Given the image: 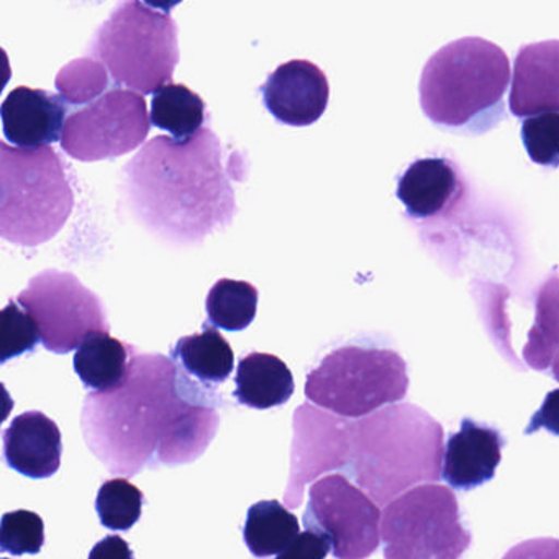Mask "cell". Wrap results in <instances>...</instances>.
I'll return each mask as SVG.
<instances>
[{
	"label": "cell",
	"instance_id": "cell-1",
	"mask_svg": "<svg viewBox=\"0 0 559 559\" xmlns=\"http://www.w3.org/2000/svg\"><path fill=\"white\" fill-rule=\"evenodd\" d=\"M221 424L214 389L189 378L171 358L135 353L126 379L84 402V440L112 474L179 466L201 457Z\"/></svg>",
	"mask_w": 559,
	"mask_h": 559
},
{
	"label": "cell",
	"instance_id": "cell-2",
	"mask_svg": "<svg viewBox=\"0 0 559 559\" xmlns=\"http://www.w3.org/2000/svg\"><path fill=\"white\" fill-rule=\"evenodd\" d=\"M221 142L202 129L189 142L158 136L123 168L122 191L153 234L195 243L235 214L234 189L222 168Z\"/></svg>",
	"mask_w": 559,
	"mask_h": 559
},
{
	"label": "cell",
	"instance_id": "cell-3",
	"mask_svg": "<svg viewBox=\"0 0 559 559\" xmlns=\"http://www.w3.org/2000/svg\"><path fill=\"white\" fill-rule=\"evenodd\" d=\"M444 430L424 408L394 404L352 420L345 476L376 506L441 476Z\"/></svg>",
	"mask_w": 559,
	"mask_h": 559
},
{
	"label": "cell",
	"instance_id": "cell-4",
	"mask_svg": "<svg viewBox=\"0 0 559 559\" xmlns=\"http://www.w3.org/2000/svg\"><path fill=\"white\" fill-rule=\"evenodd\" d=\"M509 84L510 61L502 48L479 37L460 38L425 64L421 110L448 132L483 135L502 120Z\"/></svg>",
	"mask_w": 559,
	"mask_h": 559
},
{
	"label": "cell",
	"instance_id": "cell-5",
	"mask_svg": "<svg viewBox=\"0 0 559 559\" xmlns=\"http://www.w3.org/2000/svg\"><path fill=\"white\" fill-rule=\"evenodd\" d=\"M68 169L51 146L22 150L0 142V238L34 248L63 230L74 209Z\"/></svg>",
	"mask_w": 559,
	"mask_h": 559
},
{
	"label": "cell",
	"instance_id": "cell-6",
	"mask_svg": "<svg viewBox=\"0 0 559 559\" xmlns=\"http://www.w3.org/2000/svg\"><path fill=\"white\" fill-rule=\"evenodd\" d=\"M90 53L109 71L117 86L155 94L171 83L179 63L178 27L159 5L136 0L114 9L90 45Z\"/></svg>",
	"mask_w": 559,
	"mask_h": 559
},
{
	"label": "cell",
	"instance_id": "cell-7",
	"mask_svg": "<svg viewBox=\"0 0 559 559\" xmlns=\"http://www.w3.org/2000/svg\"><path fill=\"white\" fill-rule=\"evenodd\" d=\"M407 362L394 349L348 345L333 349L307 374L306 397L348 420L404 401Z\"/></svg>",
	"mask_w": 559,
	"mask_h": 559
},
{
	"label": "cell",
	"instance_id": "cell-8",
	"mask_svg": "<svg viewBox=\"0 0 559 559\" xmlns=\"http://www.w3.org/2000/svg\"><path fill=\"white\" fill-rule=\"evenodd\" d=\"M384 559H461L473 535L456 493L443 484L412 487L381 510Z\"/></svg>",
	"mask_w": 559,
	"mask_h": 559
},
{
	"label": "cell",
	"instance_id": "cell-9",
	"mask_svg": "<svg viewBox=\"0 0 559 559\" xmlns=\"http://www.w3.org/2000/svg\"><path fill=\"white\" fill-rule=\"evenodd\" d=\"M17 302L37 323L40 342L57 355L78 349L90 333H109L106 307L74 274L47 270L28 281Z\"/></svg>",
	"mask_w": 559,
	"mask_h": 559
},
{
	"label": "cell",
	"instance_id": "cell-10",
	"mask_svg": "<svg viewBox=\"0 0 559 559\" xmlns=\"http://www.w3.org/2000/svg\"><path fill=\"white\" fill-rule=\"evenodd\" d=\"M150 127L145 97L116 87L68 117L61 148L84 163L119 158L143 145Z\"/></svg>",
	"mask_w": 559,
	"mask_h": 559
},
{
	"label": "cell",
	"instance_id": "cell-11",
	"mask_svg": "<svg viewBox=\"0 0 559 559\" xmlns=\"http://www.w3.org/2000/svg\"><path fill=\"white\" fill-rule=\"evenodd\" d=\"M302 523L326 536L336 559H368L381 545V507L340 473L310 484Z\"/></svg>",
	"mask_w": 559,
	"mask_h": 559
},
{
	"label": "cell",
	"instance_id": "cell-12",
	"mask_svg": "<svg viewBox=\"0 0 559 559\" xmlns=\"http://www.w3.org/2000/svg\"><path fill=\"white\" fill-rule=\"evenodd\" d=\"M349 427L352 420L322 411L316 405L302 404L294 412V438L290 448L289 483L284 507L302 506L309 484L326 473L345 476L349 457Z\"/></svg>",
	"mask_w": 559,
	"mask_h": 559
},
{
	"label": "cell",
	"instance_id": "cell-13",
	"mask_svg": "<svg viewBox=\"0 0 559 559\" xmlns=\"http://www.w3.org/2000/svg\"><path fill=\"white\" fill-rule=\"evenodd\" d=\"M267 112L280 123L309 127L325 114L330 99L326 74L307 60L281 64L260 87Z\"/></svg>",
	"mask_w": 559,
	"mask_h": 559
},
{
	"label": "cell",
	"instance_id": "cell-14",
	"mask_svg": "<svg viewBox=\"0 0 559 559\" xmlns=\"http://www.w3.org/2000/svg\"><path fill=\"white\" fill-rule=\"evenodd\" d=\"M507 441L496 428L477 424L471 418L461 421L443 450L441 479L454 490H473L496 476Z\"/></svg>",
	"mask_w": 559,
	"mask_h": 559
},
{
	"label": "cell",
	"instance_id": "cell-15",
	"mask_svg": "<svg viewBox=\"0 0 559 559\" xmlns=\"http://www.w3.org/2000/svg\"><path fill=\"white\" fill-rule=\"evenodd\" d=\"M67 112L61 97L25 86L12 91L0 106L5 139L22 150L44 148L61 140Z\"/></svg>",
	"mask_w": 559,
	"mask_h": 559
},
{
	"label": "cell",
	"instance_id": "cell-16",
	"mask_svg": "<svg viewBox=\"0 0 559 559\" xmlns=\"http://www.w3.org/2000/svg\"><path fill=\"white\" fill-rule=\"evenodd\" d=\"M4 460L28 479H48L61 466L63 441L57 421L44 412H24L4 431Z\"/></svg>",
	"mask_w": 559,
	"mask_h": 559
},
{
	"label": "cell",
	"instance_id": "cell-17",
	"mask_svg": "<svg viewBox=\"0 0 559 559\" xmlns=\"http://www.w3.org/2000/svg\"><path fill=\"white\" fill-rule=\"evenodd\" d=\"M558 40L526 45L519 51L510 87V112L519 119L558 112Z\"/></svg>",
	"mask_w": 559,
	"mask_h": 559
},
{
	"label": "cell",
	"instance_id": "cell-18",
	"mask_svg": "<svg viewBox=\"0 0 559 559\" xmlns=\"http://www.w3.org/2000/svg\"><path fill=\"white\" fill-rule=\"evenodd\" d=\"M464 191L456 163L447 158H421L399 178L397 198L412 218L440 217L453 207Z\"/></svg>",
	"mask_w": 559,
	"mask_h": 559
},
{
	"label": "cell",
	"instance_id": "cell-19",
	"mask_svg": "<svg viewBox=\"0 0 559 559\" xmlns=\"http://www.w3.org/2000/svg\"><path fill=\"white\" fill-rule=\"evenodd\" d=\"M234 395L257 411L280 407L293 397L294 376L286 362L270 353H250L238 362Z\"/></svg>",
	"mask_w": 559,
	"mask_h": 559
},
{
	"label": "cell",
	"instance_id": "cell-20",
	"mask_svg": "<svg viewBox=\"0 0 559 559\" xmlns=\"http://www.w3.org/2000/svg\"><path fill=\"white\" fill-rule=\"evenodd\" d=\"M135 353V346L114 338L110 333H90L78 346L74 371L91 391L110 392L122 384Z\"/></svg>",
	"mask_w": 559,
	"mask_h": 559
},
{
	"label": "cell",
	"instance_id": "cell-21",
	"mask_svg": "<svg viewBox=\"0 0 559 559\" xmlns=\"http://www.w3.org/2000/svg\"><path fill=\"white\" fill-rule=\"evenodd\" d=\"M171 359L189 378L209 389L227 381L235 366L230 343L209 323L204 332L179 338L171 348Z\"/></svg>",
	"mask_w": 559,
	"mask_h": 559
},
{
	"label": "cell",
	"instance_id": "cell-22",
	"mask_svg": "<svg viewBox=\"0 0 559 559\" xmlns=\"http://www.w3.org/2000/svg\"><path fill=\"white\" fill-rule=\"evenodd\" d=\"M299 533V520L280 500H261L248 509L243 539L254 558L280 555Z\"/></svg>",
	"mask_w": 559,
	"mask_h": 559
},
{
	"label": "cell",
	"instance_id": "cell-23",
	"mask_svg": "<svg viewBox=\"0 0 559 559\" xmlns=\"http://www.w3.org/2000/svg\"><path fill=\"white\" fill-rule=\"evenodd\" d=\"M205 117L204 100L185 84L169 83L153 94L150 122L171 133L175 142L186 143L198 135Z\"/></svg>",
	"mask_w": 559,
	"mask_h": 559
},
{
	"label": "cell",
	"instance_id": "cell-24",
	"mask_svg": "<svg viewBox=\"0 0 559 559\" xmlns=\"http://www.w3.org/2000/svg\"><path fill=\"white\" fill-rule=\"evenodd\" d=\"M258 297L257 287L247 281H218L205 300L209 323L227 332L248 329L257 317Z\"/></svg>",
	"mask_w": 559,
	"mask_h": 559
},
{
	"label": "cell",
	"instance_id": "cell-25",
	"mask_svg": "<svg viewBox=\"0 0 559 559\" xmlns=\"http://www.w3.org/2000/svg\"><path fill=\"white\" fill-rule=\"evenodd\" d=\"M145 496L126 477L106 480L96 497L100 523L114 532H129L142 516Z\"/></svg>",
	"mask_w": 559,
	"mask_h": 559
},
{
	"label": "cell",
	"instance_id": "cell-26",
	"mask_svg": "<svg viewBox=\"0 0 559 559\" xmlns=\"http://www.w3.org/2000/svg\"><path fill=\"white\" fill-rule=\"evenodd\" d=\"M109 87L107 70L94 58L71 61L57 76V90L61 99L70 106L94 103Z\"/></svg>",
	"mask_w": 559,
	"mask_h": 559
},
{
	"label": "cell",
	"instance_id": "cell-27",
	"mask_svg": "<svg viewBox=\"0 0 559 559\" xmlns=\"http://www.w3.org/2000/svg\"><path fill=\"white\" fill-rule=\"evenodd\" d=\"M45 545V522L32 510H14L0 519V552L38 555Z\"/></svg>",
	"mask_w": 559,
	"mask_h": 559
},
{
	"label": "cell",
	"instance_id": "cell-28",
	"mask_svg": "<svg viewBox=\"0 0 559 559\" xmlns=\"http://www.w3.org/2000/svg\"><path fill=\"white\" fill-rule=\"evenodd\" d=\"M38 343L37 323L11 299L8 307L0 309V365L34 352Z\"/></svg>",
	"mask_w": 559,
	"mask_h": 559
},
{
	"label": "cell",
	"instance_id": "cell-29",
	"mask_svg": "<svg viewBox=\"0 0 559 559\" xmlns=\"http://www.w3.org/2000/svg\"><path fill=\"white\" fill-rule=\"evenodd\" d=\"M522 140L533 163L556 168L559 159L558 112H543L523 120Z\"/></svg>",
	"mask_w": 559,
	"mask_h": 559
},
{
	"label": "cell",
	"instance_id": "cell-30",
	"mask_svg": "<svg viewBox=\"0 0 559 559\" xmlns=\"http://www.w3.org/2000/svg\"><path fill=\"white\" fill-rule=\"evenodd\" d=\"M332 551V543L319 533L300 532L297 538L274 559H326Z\"/></svg>",
	"mask_w": 559,
	"mask_h": 559
},
{
	"label": "cell",
	"instance_id": "cell-31",
	"mask_svg": "<svg viewBox=\"0 0 559 559\" xmlns=\"http://www.w3.org/2000/svg\"><path fill=\"white\" fill-rule=\"evenodd\" d=\"M502 559H559V543L556 538L528 539L510 548Z\"/></svg>",
	"mask_w": 559,
	"mask_h": 559
},
{
	"label": "cell",
	"instance_id": "cell-32",
	"mask_svg": "<svg viewBox=\"0 0 559 559\" xmlns=\"http://www.w3.org/2000/svg\"><path fill=\"white\" fill-rule=\"evenodd\" d=\"M90 559H135V555L122 536L110 535L94 545Z\"/></svg>",
	"mask_w": 559,
	"mask_h": 559
},
{
	"label": "cell",
	"instance_id": "cell-33",
	"mask_svg": "<svg viewBox=\"0 0 559 559\" xmlns=\"http://www.w3.org/2000/svg\"><path fill=\"white\" fill-rule=\"evenodd\" d=\"M15 402L12 399L11 392L8 391L2 382H0V427L11 417L12 411H14Z\"/></svg>",
	"mask_w": 559,
	"mask_h": 559
},
{
	"label": "cell",
	"instance_id": "cell-34",
	"mask_svg": "<svg viewBox=\"0 0 559 559\" xmlns=\"http://www.w3.org/2000/svg\"><path fill=\"white\" fill-rule=\"evenodd\" d=\"M12 80L11 60H9L8 51L0 47V94L8 87L9 81Z\"/></svg>",
	"mask_w": 559,
	"mask_h": 559
},
{
	"label": "cell",
	"instance_id": "cell-35",
	"mask_svg": "<svg viewBox=\"0 0 559 559\" xmlns=\"http://www.w3.org/2000/svg\"><path fill=\"white\" fill-rule=\"evenodd\" d=\"M0 559H8V558H0Z\"/></svg>",
	"mask_w": 559,
	"mask_h": 559
}]
</instances>
